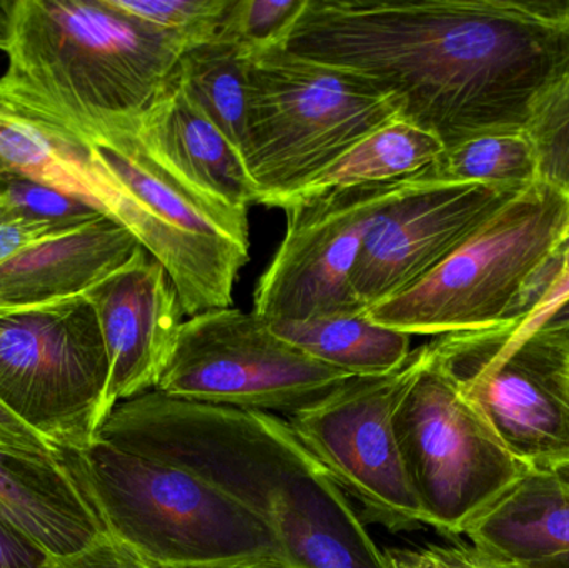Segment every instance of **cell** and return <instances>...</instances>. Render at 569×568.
Segmentation results:
<instances>
[{
    "instance_id": "6da1fadb",
    "label": "cell",
    "mask_w": 569,
    "mask_h": 568,
    "mask_svg": "<svg viewBox=\"0 0 569 568\" xmlns=\"http://www.w3.org/2000/svg\"><path fill=\"white\" fill-rule=\"evenodd\" d=\"M282 49L393 93L450 149L527 132L569 69V0H305Z\"/></svg>"
},
{
    "instance_id": "7a4b0ae2",
    "label": "cell",
    "mask_w": 569,
    "mask_h": 568,
    "mask_svg": "<svg viewBox=\"0 0 569 568\" xmlns=\"http://www.w3.org/2000/svg\"><path fill=\"white\" fill-rule=\"evenodd\" d=\"M96 437L192 470L249 507L290 568H388L350 497L284 417L152 390L116 406Z\"/></svg>"
},
{
    "instance_id": "3957f363",
    "label": "cell",
    "mask_w": 569,
    "mask_h": 568,
    "mask_svg": "<svg viewBox=\"0 0 569 568\" xmlns=\"http://www.w3.org/2000/svg\"><path fill=\"white\" fill-rule=\"evenodd\" d=\"M186 50L107 0H13L0 97L83 140L137 122Z\"/></svg>"
},
{
    "instance_id": "277c9868",
    "label": "cell",
    "mask_w": 569,
    "mask_h": 568,
    "mask_svg": "<svg viewBox=\"0 0 569 568\" xmlns=\"http://www.w3.org/2000/svg\"><path fill=\"white\" fill-rule=\"evenodd\" d=\"M60 454L107 532L153 568H290L269 526L192 470L97 437Z\"/></svg>"
},
{
    "instance_id": "5b68a950",
    "label": "cell",
    "mask_w": 569,
    "mask_h": 568,
    "mask_svg": "<svg viewBox=\"0 0 569 568\" xmlns=\"http://www.w3.org/2000/svg\"><path fill=\"white\" fill-rule=\"evenodd\" d=\"M137 122L82 140L107 190V216L167 270L187 319L232 307L250 260L249 210L183 182L147 149Z\"/></svg>"
},
{
    "instance_id": "8992f818",
    "label": "cell",
    "mask_w": 569,
    "mask_h": 568,
    "mask_svg": "<svg viewBox=\"0 0 569 568\" xmlns=\"http://www.w3.org/2000/svg\"><path fill=\"white\" fill-rule=\"evenodd\" d=\"M400 113L397 96L357 73L282 47L252 53L242 157L257 203L282 209L311 177Z\"/></svg>"
},
{
    "instance_id": "52a82bcc",
    "label": "cell",
    "mask_w": 569,
    "mask_h": 568,
    "mask_svg": "<svg viewBox=\"0 0 569 568\" xmlns=\"http://www.w3.org/2000/svg\"><path fill=\"white\" fill-rule=\"evenodd\" d=\"M568 227V193L537 180L423 279L365 313L387 329L435 339L517 326L525 287Z\"/></svg>"
},
{
    "instance_id": "ba28073f",
    "label": "cell",
    "mask_w": 569,
    "mask_h": 568,
    "mask_svg": "<svg viewBox=\"0 0 569 568\" xmlns=\"http://www.w3.org/2000/svg\"><path fill=\"white\" fill-rule=\"evenodd\" d=\"M393 426L425 526L448 539H460L530 470L461 396L431 343L395 409Z\"/></svg>"
},
{
    "instance_id": "9c48e42d",
    "label": "cell",
    "mask_w": 569,
    "mask_h": 568,
    "mask_svg": "<svg viewBox=\"0 0 569 568\" xmlns=\"http://www.w3.org/2000/svg\"><path fill=\"white\" fill-rule=\"evenodd\" d=\"M109 372L86 297L0 313V403L57 449H82L96 439Z\"/></svg>"
},
{
    "instance_id": "30bf717a",
    "label": "cell",
    "mask_w": 569,
    "mask_h": 568,
    "mask_svg": "<svg viewBox=\"0 0 569 568\" xmlns=\"http://www.w3.org/2000/svg\"><path fill=\"white\" fill-rule=\"evenodd\" d=\"M348 379L284 342L256 313L227 307L183 322L156 390L187 402L287 419Z\"/></svg>"
},
{
    "instance_id": "8fae6325",
    "label": "cell",
    "mask_w": 569,
    "mask_h": 568,
    "mask_svg": "<svg viewBox=\"0 0 569 568\" xmlns=\"http://www.w3.org/2000/svg\"><path fill=\"white\" fill-rule=\"evenodd\" d=\"M511 326L438 337L431 349L515 459L555 469L569 462V350L545 333L508 343Z\"/></svg>"
},
{
    "instance_id": "7c38bea8",
    "label": "cell",
    "mask_w": 569,
    "mask_h": 568,
    "mask_svg": "<svg viewBox=\"0 0 569 568\" xmlns=\"http://www.w3.org/2000/svg\"><path fill=\"white\" fill-rule=\"evenodd\" d=\"M425 356L427 346L411 350L397 372L351 377L320 402L287 417L298 439L353 499L363 522L393 534L425 526L393 426L395 409Z\"/></svg>"
},
{
    "instance_id": "4fadbf2b",
    "label": "cell",
    "mask_w": 569,
    "mask_h": 568,
    "mask_svg": "<svg viewBox=\"0 0 569 568\" xmlns=\"http://www.w3.org/2000/svg\"><path fill=\"white\" fill-rule=\"evenodd\" d=\"M407 179L328 190L287 203V232L257 283L253 313L272 326L365 312L351 276L375 220Z\"/></svg>"
},
{
    "instance_id": "5bb4252c",
    "label": "cell",
    "mask_w": 569,
    "mask_h": 568,
    "mask_svg": "<svg viewBox=\"0 0 569 568\" xmlns=\"http://www.w3.org/2000/svg\"><path fill=\"white\" fill-rule=\"evenodd\" d=\"M523 189L408 177L361 247L351 276L358 302L368 310L415 286Z\"/></svg>"
},
{
    "instance_id": "9a60e30c",
    "label": "cell",
    "mask_w": 569,
    "mask_h": 568,
    "mask_svg": "<svg viewBox=\"0 0 569 568\" xmlns=\"http://www.w3.org/2000/svg\"><path fill=\"white\" fill-rule=\"evenodd\" d=\"M109 357L106 419L120 402L152 392L186 313L167 270L146 250L86 293Z\"/></svg>"
},
{
    "instance_id": "2e32d148",
    "label": "cell",
    "mask_w": 569,
    "mask_h": 568,
    "mask_svg": "<svg viewBox=\"0 0 569 568\" xmlns=\"http://www.w3.org/2000/svg\"><path fill=\"white\" fill-rule=\"evenodd\" d=\"M140 249L133 233L107 216L36 243L0 266V313L86 297Z\"/></svg>"
},
{
    "instance_id": "e0dca14e",
    "label": "cell",
    "mask_w": 569,
    "mask_h": 568,
    "mask_svg": "<svg viewBox=\"0 0 569 568\" xmlns=\"http://www.w3.org/2000/svg\"><path fill=\"white\" fill-rule=\"evenodd\" d=\"M0 522L46 557L72 556L109 536L62 454L0 450Z\"/></svg>"
},
{
    "instance_id": "ac0fdd59",
    "label": "cell",
    "mask_w": 569,
    "mask_h": 568,
    "mask_svg": "<svg viewBox=\"0 0 569 568\" xmlns=\"http://www.w3.org/2000/svg\"><path fill=\"white\" fill-rule=\"evenodd\" d=\"M147 149L199 192L237 209L256 206L242 152L193 106L176 73L137 122Z\"/></svg>"
},
{
    "instance_id": "d6986e66",
    "label": "cell",
    "mask_w": 569,
    "mask_h": 568,
    "mask_svg": "<svg viewBox=\"0 0 569 568\" xmlns=\"http://www.w3.org/2000/svg\"><path fill=\"white\" fill-rule=\"evenodd\" d=\"M463 536L483 552L513 562L569 552V462L528 470Z\"/></svg>"
},
{
    "instance_id": "ffe728a7",
    "label": "cell",
    "mask_w": 569,
    "mask_h": 568,
    "mask_svg": "<svg viewBox=\"0 0 569 568\" xmlns=\"http://www.w3.org/2000/svg\"><path fill=\"white\" fill-rule=\"evenodd\" d=\"M0 177L50 187L106 213L102 186L86 143L23 116L2 97Z\"/></svg>"
},
{
    "instance_id": "44dd1931",
    "label": "cell",
    "mask_w": 569,
    "mask_h": 568,
    "mask_svg": "<svg viewBox=\"0 0 569 568\" xmlns=\"http://www.w3.org/2000/svg\"><path fill=\"white\" fill-rule=\"evenodd\" d=\"M365 312L269 326L284 342L347 376L397 372L410 357L411 337L371 322Z\"/></svg>"
},
{
    "instance_id": "7402d4cb",
    "label": "cell",
    "mask_w": 569,
    "mask_h": 568,
    "mask_svg": "<svg viewBox=\"0 0 569 568\" xmlns=\"http://www.w3.org/2000/svg\"><path fill=\"white\" fill-rule=\"evenodd\" d=\"M443 150V143L433 133L397 117L358 140L330 166L311 177L283 207L328 190L407 179L427 169Z\"/></svg>"
},
{
    "instance_id": "603a6c76",
    "label": "cell",
    "mask_w": 569,
    "mask_h": 568,
    "mask_svg": "<svg viewBox=\"0 0 569 568\" xmlns=\"http://www.w3.org/2000/svg\"><path fill=\"white\" fill-rule=\"evenodd\" d=\"M177 82L193 106L242 152L249 107V53L217 36L180 57Z\"/></svg>"
},
{
    "instance_id": "cb8c5ba5",
    "label": "cell",
    "mask_w": 569,
    "mask_h": 568,
    "mask_svg": "<svg viewBox=\"0 0 569 568\" xmlns=\"http://www.w3.org/2000/svg\"><path fill=\"white\" fill-rule=\"evenodd\" d=\"M411 177L418 182L490 183L520 189L540 180L537 149L527 132L465 140L445 149L433 163Z\"/></svg>"
},
{
    "instance_id": "d4e9b609",
    "label": "cell",
    "mask_w": 569,
    "mask_h": 568,
    "mask_svg": "<svg viewBox=\"0 0 569 568\" xmlns=\"http://www.w3.org/2000/svg\"><path fill=\"white\" fill-rule=\"evenodd\" d=\"M527 133L537 149L540 180L569 196V69L541 93Z\"/></svg>"
},
{
    "instance_id": "484cf974",
    "label": "cell",
    "mask_w": 569,
    "mask_h": 568,
    "mask_svg": "<svg viewBox=\"0 0 569 568\" xmlns=\"http://www.w3.org/2000/svg\"><path fill=\"white\" fill-rule=\"evenodd\" d=\"M113 9L179 37L187 49L219 36L232 0H107Z\"/></svg>"
},
{
    "instance_id": "4316f807",
    "label": "cell",
    "mask_w": 569,
    "mask_h": 568,
    "mask_svg": "<svg viewBox=\"0 0 569 568\" xmlns=\"http://www.w3.org/2000/svg\"><path fill=\"white\" fill-rule=\"evenodd\" d=\"M103 216L106 213L82 200L30 180L3 179L0 182V222L27 220L80 227Z\"/></svg>"
},
{
    "instance_id": "83f0119b",
    "label": "cell",
    "mask_w": 569,
    "mask_h": 568,
    "mask_svg": "<svg viewBox=\"0 0 569 568\" xmlns=\"http://www.w3.org/2000/svg\"><path fill=\"white\" fill-rule=\"evenodd\" d=\"M303 6L305 0H232L219 36L239 43L249 56L282 47Z\"/></svg>"
},
{
    "instance_id": "f1b7e54d",
    "label": "cell",
    "mask_w": 569,
    "mask_h": 568,
    "mask_svg": "<svg viewBox=\"0 0 569 568\" xmlns=\"http://www.w3.org/2000/svg\"><path fill=\"white\" fill-rule=\"evenodd\" d=\"M383 556L388 568H531L527 564L491 556L460 539L450 544L387 547Z\"/></svg>"
},
{
    "instance_id": "f546056e",
    "label": "cell",
    "mask_w": 569,
    "mask_h": 568,
    "mask_svg": "<svg viewBox=\"0 0 569 568\" xmlns=\"http://www.w3.org/2000/svg\"><path fill=\"white\" fill-rule=\"evenodd\" d=\"M32 568H153L139 554L112 536L102 537L92 546L72 556L43 557Z\"/></svg>"
},
{
    "instance_id": "4dcf8cb0",
    "label": "cell",
    "mask_w": 569,
    "mask_h": 568,
    "mask_svg": "<svg viewBox=\"0 0 569 568\" xmlns=\"http://www.w3.org/2000/svg\"><path fill=\"white\" fill-rule=\"evenodd\" d=\"M560 267H558V276L555 279L553 287L550 292L541 300L540 306L521 320L518 326H511L507 332L508 343H520L530 339L545 326L548 319L569 300V227L567 236L561 240L560 249Z\"/></svg>"
},
{
    "instance_id": "1f68e13d",
    "label": "cell",
    "mask_w": 569,
    "mask_h": 568,
    "mask_svg": "<svg viewBox=\"0 0 569 568\" xmlns=\"http://www.w3.org/2000/svg\"><path fill=\"white\" fill-rule=\"evenodd\" d=\"M76 229H79V227H62L47 222H27V220L0 222V266L16 257L17 253L36 246V243L52 239V237L62 236V233Z\"/></svg>"
},
{
    "instance_id": "d6a6232c",
    "label": "cell",
    "mask_w": 569,
    "mask_h": 568,
    "mask_svg": "<svg viewBox=\"0 0 569 568\" xmlns=\"http://www.w3.org/2000/svg\"><path fill=\"white\" fill-rule=\"evenodd\" d=\"M0 450L37 454V456L60 454V449L36 432L32 427L22 422L19 417L13 416L2 403H0Z\"/></svg>"
},
{
    "instance_id": "836d02e7",
    "label": "cell",
    "mask_w": 569,
    "mask_h": 568,
    "mask_svg": "<svg viewBox=\"0 0 569 568\" xmlns=\"http://www.w3.org/2000/svg\"><path fill=\"white\" fill-rule=\"evenodd\" d=\"M43 557L33 544L0 522V568H32Z\"/></svg>"
},
{
    "instance_id": "e575fe53",
    "label": "cell",
    "mask_w": 569,
    "mask_h": 568,
    "mask_svg": "<svg viewBox=\"0 0 569 568\" xmlns=\"http://www.w3.org/2000/svg\"><path fill=\"white\" fill-rule=\"evenodd\" d=\"M537 333L551 337L569 336V300L545 322V326Z\"/></svg>"
},
{
    "instance_id": "d590c367",
    "label": "cell",
    "mask_w": 569,
    "mask_h": 568,
    "mask_svg": "<svg viewBox=\"0 0 569 568\" xmlns=\"http://www.w3.org/2000/svg\"><path fill=\"white\" fill-rule=\"evenodd\" d=\"M13 0H0V50L6 52L9 47L10 16Z\"/></svg>"
},
{
    "instance_id": "8d00e7d4",
    "label": "cell",
    "mask_w": 569,
    "mask_h": 568,
    "mask_svg": "<svg viewBox=\"0 0 569 568\" xmlns=\"http://www.w3.org/2000/svg\"><path fill=\"white\" fill-rule=\"evenodd\" d=\"M527 566L531 568H569V552L535 560V562H528Z\"/></svg>"
},
{
    "instance_id": "74e56055",
    "label": "cell",
    "mask_w": 569,
    "mask_h": 568,
    "mask_svg": "<svg viewBox=\"0 0 569 568\" xmlns=\"http://www.w3.org/2000/svg\"><path fill=\"white\" fill-rule=\"evenodd\" d=\"M553 339L560 340V342L563 343V346L567 347V349L569 350V336H567V337H553Z\"/></svg>"
},
{
    "instance_id": "f35d334b",
    "label": "cell",
    "mask_w": 569,
    "mask_h": 568,
    "mask_svg": "<svg viewBox=\"0 0 569 568\" xmlns=\"http://www.w3.org/2000/svg\"><path fill=\"white\" fill-rule=\"evenodd\" d=\"M2 180H3V177H0V182H2Z\"/></svg>"
}]
</instances>
